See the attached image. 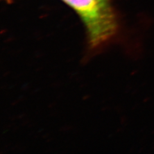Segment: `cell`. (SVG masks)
<instances>
[{"label": "cell", "instance_id": "obj_1", "mask_svg": "<svg viewBox=\"0 0 154 154\" xmlns=\"http://www.w3.org/2000/svg\"><path fill=\"white\" fill-rule=\"evenodd\" d=\"M73 8L85 27L89 45L98 48L116 35V16L111 0H62Z\"/></svg>", "mask_w": 154, "mask_h": 154}]
</instances>
